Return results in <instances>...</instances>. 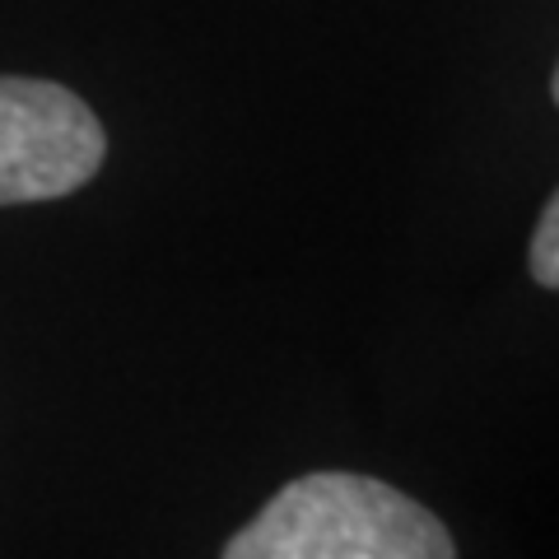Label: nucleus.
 <instances>
[{
  "mask_svg": "<svg viewBox=\"0 0 559 559\" xmlns=\"http://www.w3.org/2000/svg\"><path fill=\"white\" fill-rule=\"evenodd\" d=\"M224 559H457L439 518L388 480L312 471L242 527Z\"/></svg>",
  "mask_w": 559,
  "mask_h": 559,
  "instance_id": "f257e3e1",
  "label": "nucleus"
},
{
  "mask_svg": "<svg viewBox=\"0 0 559 559\" xmlns=\"http://www.w3.org/2000/svg\"><path fill=\"white\" fill-rule=\"evenodd\" d=\"M108 135L66 84L0 75V205L57 201L103 168Z\"/></svg>",
  "mask_w": 559,
  "mask_h": 559,
  "instance_id": "f03ea898",
  "label": "nucleus"
},
{
  "mask_svg": "<svg viewBox=\"0 0 559 559\" xmlns=\"http://www.w3.org/2000/svg\"><path fill=\"white\" fill-rule=\"evenodd\" d=\"M532 280L540 289H559V201L550 197L532 234Z\"/></svg>",
  "mask_w": 559,
  "mask_h": 559,
  "instance_id": "7ed1b4c3",
  "label": "nucleus"
}]
</instances>
